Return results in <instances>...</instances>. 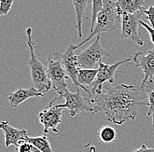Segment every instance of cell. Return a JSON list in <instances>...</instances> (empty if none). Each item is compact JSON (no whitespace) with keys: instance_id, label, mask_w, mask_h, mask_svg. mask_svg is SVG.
<instances>
[{"instance_id":"cell-16","label":"cell","mask_w":154,"mask_h":152,"mask_svg":"<svg viewBox=\"0 0 154 152\" xmlns=\"http://www.w3.org/2000/svg\"><path fill=\"white\" fill-rule=\"evenodd\" d=\"M90 1H75L73 0L72 4L74 5V8L75 11V16H76V28L78 30V36L80 38L82 37V20L85 18V11H86L87 5Z\"/></svg>"},{"instance_id":"cell-8","label":"cell","mask_w":154,"mask_h":152,"mask_svg":"<svg viewBox=\"0 0 154 152\" xmlns=\"http://www.w3.org/2000/svg\"><path fill=\"white\" fill-rule=\"evenodd\" d=\"M144 13L129 14L123 13L121 16V39L131 42H136L139 46L144 45V40L140 38L138 26Z\"/></svg>"},{"instance_id":"cell-19","label":"cell","mask_w":154,"mask_h":152,"mask_svg":"<svg viewBox=\"0 0 154 152\" xmlns=\"http://www.w3.org/2000/svg\"><path fill=\"white\" fill-rule=\"evenodd\" d=\"M98 135L103 143H109L114 142L116 137L115 128L110 126H104L98 133Z\"/></svg>"},{"instance_id":"cell-3","label":"cell","mask_w":154,"mask_h":152,"mask_svg":"<svg viewBox=\"0 0 154 152\" xmlns=\"http://www.w3.org/2000/svg\"><path fill=\"white\" fill-rule=\"evenodd\" d=\"M26 35L27 45L30 50L28 64L31 70L32 87L44 94L45 92H49L52 90V85L48 77V69L38 60L35 54V42L32 40V29L31 27L26 29Z\"/></svg>"},{"instance_id":"cell-25","label":"cell","mask_w":154,"mask_h":152,"mask_svg":"<svg viewBox=\"0 0 154 152\" xmlns=\"http://www.w3.org/2000/svg\"><path fill=\"white\" fill-rule=\"evenodd\" d=\"M133 152H154V148H149L146 144H142L139 149Z\"/></svg>"},{"instance_id":"cell-9","label":"cell","mask_w":154,"mask_h":152,"mask_svg":"<svg viewBox=\"0 0 154 152\" xmlns=\"http://www.w3.org/2000/svg\"><path fill=\"white\" fill-rule=\"evenodd\" d=\"M62 98L66 99V102L64 104H58V106L60 108L68 109L71 117H75L82 112H90L93 114L94 105L92 100L89 98L82 97L79 89L75 92L67 91Z\"/></svg>"},{"instance_id":"cell-17","label":"cell","mask_w":154,"mask_h":152,"mask_svg":"<svg viewBox=\"0 0 154 152\" xmlns=\"http://www.w3.org/2000/svg\"><path fill=\"white\" fill-rule=\"evenodd\" d=\"M98 74V69H80L78 71V82L83 87L90 86L96 80V76Z\"/></svg>"},{"instance_id":"cell-1","label":"cell","mask_w":154,"mask_h":152,"mask_svg":"<svg viewBox=\"0 0 154 152\" xmlns=\"http://www.w3.org/2000/svg\"><path fill=\"white\" fill-rule=\"evenodd\" d=\"M105 92L96 95L92 102L93 114L103 113L106 120L116 125H123L128 121H134L139 109L147 105L143 92L131 85L104 86Z\"/></svg>"},{"instance_id":"cell-21","label":"cell","mask_w":154,"mask_h":152,"mask_svg":"<svg viewBox=\"0 0 154 152\" xmlns=\"http://www.w3.org/2000/svg\"><path fill=\"white\" fill-rule=\"evenodd\" d=\"M13 1H7V0H1L0 1V18L6 16L9 13L10 10L13 5Z\"/></svg>"},{"instance_id":"cell-5","label":"cell","mask_w":154,"mask_h":152,"mask_svg":"<svg viewBox=\"0 0 154 152\" xmlns=\"http://www.w3.org/2000/svg\"><path fill=\"white\" fill-rule=\"evenodd\" d=\"M131 61V58H126L125 60L116 62L112 64H108L105 63H102L98 68V74L96 76V80L90 87V92L92 97L103 93V88L105 83L109 85H114L115 83V74L117 71V69L121 65L129 63Z\"/></svg>"},{"instance_id":"cell-12","label":"cell","mask_w":154,"mask_h":152,"mask_svg":"<svg viewBox=\"0 0 154 152\" xmlns=\"http://www.w3.org/2000/svg\"><path fill=\"white\" fill-rule=\"evenodd\" d=\"M0 128L5 133V148L14 145L16 148L21 142H24L28 136L27 131L25 129H18L9 124V121H2L0 122Z\"/></svg>"},{"instance_id":"cell-13","label":"cell","mask_w":154,"mask_h":152,"mask_svg":"<svg viewBox=\"0 0 154 152\" xmlns=\"http://www.w3.org/2000/svg\"><path fill=\"white\" fill-rule=\"evenodd\" d=\"M43 95H44L43 93L39 92L38 90L34 89L33 87L29 88V89L20 88L10 94L8 97V100L11 107L17 108L19 105L22 104L28 99L38 98V97L41 98L43 97Z\"/></svg>"},{"instance_id":"cell-26","label":"cell","mask_w":154,"mask_h":152,"mask_svg":"<svg viewBox=\"0 0 154 152\" xmlns=\"http://www.w3.org/2000/svg\"><path fill=\"white\" fill-rule=\"evenodd\" d=\"M30 152H41L39 150H38L36 147H34V146H32V150H31V151Z\"/></svg>"},{"instance_id":"cell-23","label":"cell","mask_w":154,"mask_h":152,"mask_svg":"<svg viewBox=\"0 0 154 152\" xmlns=\"http://www.w3.org/2000/svg\"><path fill=\"white\" fill-rule=\"evenodd\" d=\"M32 145L31 143H29L26 141H24L19 143V146L16 148V150L18 152H30L32 150Z\"/></svg>"},{"instance_id":"cell-15","label":"cell","mask_w":154,"mask_h":152,"mask_svg":"<svg viewBox=\"0 0 154 152\" xmlns=\"http://www.w3.org/2000/svg\"><path fill=\"white\" fill-rule=\"evenodd\" d=\"M140 90L145 93L147 98V105L149 107L147 117H152V121L154 126V81L150 79L144 84L141 85Z\"/></svg>"},{"instance_id":"cell-2","label":"cell","mask_w":154,"mask_h":152,"mask_svg":"<svg viewBox=\"0 0 154 152\" xmlns=\"http://www.w3.org/2000/svg\"><path fill=\"white\" fill-rule=\"evenodd\" d=\"M121 14L117 11L116 1L106 0L103 1V7L97 16L96 24L93 32H91L88 37L81 43L75 46V49L82 47L83 44L89 41L94 36L101 35L103 33H109L114 30H117L121 19Z\"/></svg>"},{"instance_id":"cell-27","label":"cell","mask_w":154,"mask_h":152,"mask_svg":"<svg viewBox=\"0 0 154 152\" xmlns=\"http://www.w3.org/2000/svg\"><path fill=\"white\" fill-rule=\"evenodd\" d=\"M88 144H87L86 146H84L83 148H82V150H80V151H79V152H82V150H83V149H84V148H86V147H87V146H88Z\"/></svg>"},{"instance_id":"cell-6","label":"cell","mask_w":154,"mask_h":152,"mask_svg":"<svg viewBox=\"0 0 154 152\" xmlns=\"http://www.w3.org/2000/svg\"><path fill=\"white\" fill-rule=\"evenodd\" d=\"M75 50L76 49L75 48V45L71 44L68 46V48H67L65 53L62 54V53L54 52V55L56 57L57 59H59L61 62L65 70L67 71V76L72 80L74 86L82 89L85 92L88 94L89 99L92 100L93 97L91 94L90 89L82 86L78 82V71H79L80 68H79L78 62H77V55L75 54Z\"/></svg>"},{"instance_id":"cell-7","label":"cell","mask_w":154,"mask_h":152,"mask_svg":"<svg viewBox=\"0 0 154 152\" xmlns=\"http://www.w3.org/2000/svg\"><path fill=\"white\" fill-rule=\"evenodd\" d=\"M48 74L52 85V91L57 92L59 98L61 99L67 91V80L68 76L61 62L57 59L48 57Z\"/></svg>"},{"instance_id":"cell-10","label":"cell","mask_w":154,"mask_h":152,"mask_svg":"<svg viewBox=\"0 0 154 152\" xmlns=\"http://www.w3.org/2000/svg\"><path fill=\"white\" fill-rule=\"evenodd\" d=\"M60 99V98H55L51 100L47 108L41 111L38 114V120L40 123L44 127V134H47L49 131H53L54 133H58V126L61 122V117L63 108H60L57 105L54 103Z\"/></svg>"},{"instance_id":"cell-24","label":"cell","mask_w":154,"mask_h":152,"mask_svg":"<svg viewBox=\"0 0 154 152\" xmlns=\"http://www.w3.org/2000/svg\"><path fill=\"white\" fill-rule=\"evenodd\" d=\"M140 25H141V26H143L144 28L147 30V32L149 33V35H150L151 41H152V43L154 45V28L153 27H152L150 25H148L147 23H145V22L143 21V20H141V21H140Z\"/></svg>"},{"instance_id":"cell-11","label":"cell","mask_w":154,"mask_h":152,"mask_svg":"<svg viewBox=\"0 0 154 152\" xmlns=\"http://www.w3.org/2000/svg\"><path fill=\"white\" fill-rule=\"evenodd\" d=\"M133 63L136 67L140 68L144 72L143 85L150 79H153L154 76V48L144 52L139 51L133 56Z\"/></svg>"},{"instance_id":"cell-14","label":"cell","mask_w":154,"mask_h":152,"mask_svg":"<svg viewBox=\"0 0 154 152\" xmlns=\"http://www.w3.org/2000/svg\"><path fill=\"white\" fill-rule=\"evenodd\" d=\"M117 11L123 13L137 14L144 13L145 11V1L144 0H118L116 1Z\"/></svg>"},{"instance_id":"cell-4","label":"cell","mask_w":154,"mask_h":152,"mask_svg":"<svg viewBox=\"0 0 154 152\" xmlns=\"http://www.w3.org/2000/svg\"><path fill=\"white\" fill-rule=\"evenodd\" d=\"M110 54L101 44V36L97 35L96 40L84 50L77 54V62L80 69H98L103 59Z\"/></svg>"},{"instance_id":"cell-18","label":"cell","mask_w":154,"mask_h":152,"mask_svg":"<svg viewBox=\"0 0 154 152\" xmlns=\"http://www.w3.org/2000/svg\"><path fill=\"white\" fill-rule=\"evenodd\" d=\"M25 141L28 142L32 146L36 147L41 152H54L47 134H43L42 136H37V137L27 136Z\"/></svg>"},{"instance_id":"cell-20","label":"cell","mask_w":154,"mask_h":152,"mask_svg":"<svg viewBox=\"0 0 154 152\" xmlns=\"http://www.w3.org/2000/svg\"><path fill=\"white\" fill-rule=\"evenodd\" d=\"M103 7V0H93L92 1V18H91V26H90V33L93 32L96 24L97 16Z\"/></svg>"},{"instance_id":"cell-22","label":"cell","mask_w":154,"mask_h":152,"mask_svg":"<svg viewBox=\"0 0 154 152\" xmlns=\"http://www.w3.org/2000/svg\"><path fill=\"white\" fill-rule=\"evenodd\" d=\"M144 15H145L146 19L151 23V27L154 28V6H150L147 10L144 11Z\"/></svg>"}]
</instances>
